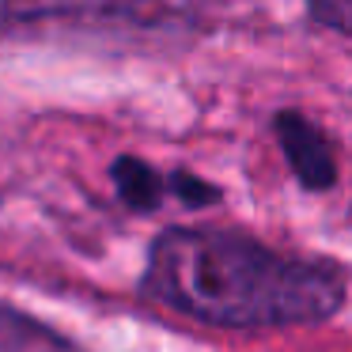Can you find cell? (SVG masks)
I'll return each instance as SVG.
<instances>
[{"mask_svg":"<svg viewBox=\"0 0 352 352\" xmlns=\"http://www.w3.org/2000/svg\"><path fill=\"white\" fill-rule=\"evenodd\" d=\"M144 280L148 296L175 314L220 329L311 326L344 307L337 269L205 228L163 231L152 243Z\"/></svg>","mask_w":352,"mask_h":352,"instance_id":"cell-1","label":"cell"},{"mask_svg":"<svg viewBox=\"0 0 352 352\" xmlns=\"http://www.w3.org/2000/svg\"><path fill=\"white\" fill-rule=\"evenodd\" d=\"M276 140H280L292 170L307 190H329L337 182L333 148L311 118L296 114V110H280L276 114Z\"/></svg>","mask_w":352,"mask_h":352,"instance_id":"cell-2","label":"cell"},{"mask_svg":"<svg viewBox=\"0 0 352 352\" xmlns=\"http://www.w3.org/2000/svg\"><path fill=\"white\" fill-rule=\"evenodd\" d=\"M0 352H76V349L65 344V337L38 326L34 318L12 311V307H0Z\"/></svg>","mask_w":352,"mask_h":352,"instance_id":"cell-3","label":"cell"},{"mask_svg":"<svg viewBox=\"0 0 352 352\" xmlns=\"http://www.w3.org/2000/svg\"><path fill=\"white\" fill-rule=\"evenodd\" d=\"M114 186H118L125 205L137 208V212L155 208L163 201V190H167L163 178L155 175L144 160H137V155H122V160L114 163Z\"/></svg>","mask_w":352,"mask_h":352,"instance_id":"cell-4","label":"cell"},{"mask_svg":"<svg viewBox=\"0 0 352 352\" xmlns=\"http://www.w3.org/2000/svg\"><path fill=\"white\" fill-rule=\"evenodd\" d=\"M307 8L322 27L352 38V0H307Z\"/></svg>","mask_w":352,"mask_h":352,"instance_id":"cell-5","label":"cell"},{"mask_svg":"<svg viewBox=\"0 0 352 352\" xmlns=\"http://www.w3.org/2000/svg\"><path fill=\"white\" fill-rule=\"evenodd\" d=\"M170 190L178 193V197L186 201V205H208V201H216L220 193H216V186L208 182H197L193 175H186V170H178L175 178H170Z\"/></svg>","mask_w":352,"mask_h":352,"instance_id":"cell-6","label":"cell"}]
</instances>
